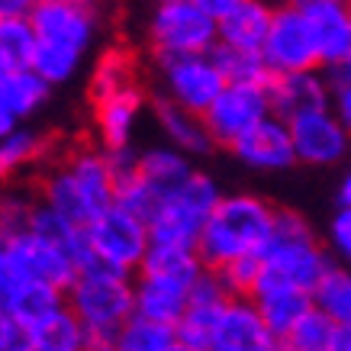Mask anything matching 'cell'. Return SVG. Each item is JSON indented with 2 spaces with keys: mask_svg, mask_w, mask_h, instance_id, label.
Returning a JSON list of instances; mask_svg holds the SVG:
<instances>
[{
  "mask_svg": "<svg viewBox=\"0 0 351 351\" xmlns=\"http://www.w3.org/2000/svg\"><path fill=\"white\" fill-rule=\"evenodd\" d=\"M58 306H64V290L52 287V284H45V280H26V284H20V287L7 297V303H3V309L20 322L23 329H29L32 322H39L43 316H49V313Z\"/></svg>",
  "mask_w": 351,
  "mask_h": 351,
  "instance_id": "d4e9b609",
  "label": "cell"
},
{
  "mask_svg": "<svg viewBox=\"0 0 351 351\" xmlns=\"http://www.w3.org/2000/svg\"><path fill=\"white\" fill-rule=\"evenodd\" d=\"M271 351H293V348H290L287 341H277V345H274V348H271Z\"/></svg>",
  "mask_w": 351,
  "mask_h": 351,
  "instance_id": "f6af8a7d",
  "label": "cell"
},
{
  "mask_svg": "<svg viewBox=\"0 0 351 351\" xmlns=\"http://www.w3.org/2000/svg\"><path fill=\"white\" fill-rule=\"evenodd\" d=\"M223 303H187L178 322H174V339L187 345L191 351H210Z\"/></svg>",
  "mask_w": 351,
  "mask_h": 351,
  "instance_id": "f546056e",
  "label": "cell"
},
{
  "mask_svg": "<svg viewBox=\"0 0 351 351\" xmlns=\"http://www.w3.org/2000/svg\"><path fill=\"white\" fill-rule=\"evenodd\" d=\"M16 126H20V119H16V117L10 113V110H7L3 104H0V138L7 136V132H13Z\"/></svg>",
  "mask_w": 351,
  "mask_h": 351,
  "instance_id": "7bdbcfd3",
  "label": "cell"
},
{
  "mask_svg": "<svg viewBox=\"0 0 351 351\" xmlns=\"http://www.w3.org/2000/svg\"><path fill=\"white\" fill-rule=\"evenodd\" d=\"M45 155H49V138L43 132L23 129V126L7 132L0 138V187H7L20 171L39 165Z\"/></svg>",
  "mask_w": 351,
  "mask_h": 351,
  "instance_id": "cb8c5ba5",
  "label": "cell"
},
{
  "mask_svg": "<svg viewBox=\"0 0 351 351\" xmlns=\"http://www.w3.org/2000/svg\"><path fill=\"white\" fill-rule=\"evenodd\" d=\"M193 280L178 274H158V271H136V277H132V313L174 326L184 306H187V293H191Z\"/></svg>",
  "mask_w": 351,
  "mask_h": 351,
  "instance_id": "2e32d148",
  "label": "cell"
},
{
  "mask_svg": "<svg viewBox=\"0 0 351 351\" xmlns=\"http://www.w3.org/2000/svg\"><path fill=\"white\" fill-rule=\"evenodd\" d=\"M136 171L152 187H158V191L165 193V191H171L174 184H181L193 171V165H191V158H187L184 152H178L174 145H155V149L138 152Z\"/></svg>",
  "mask_w": 351,
  "mask_h": 351,
  "instance_id": "484cf974",
  "label": "cell"
},
{
  "mask_svg": "<svg viewBox=\"0 0 351 351\" xmlns=\"http://www.w3.org/2000/svg\"><path fill=\"white\" fill-rule=\"evenodd\" d=\"M193 3H197V7H200L206 16H213V20L219 23L226 13H232L235 7L242 3V0H193Z\"/></svg>",
  "mask_w": 351,
  "mask_h": 351,
  "instance_id": "f35d334b",
  "label": "cell"
},
{
  "mask_svg": "<svg viewBox=\"0 0 351 351\" xmlns=\"http://www.w3.org/2000/svg\"><path fill=\"white\" fill-rule=\"evenodd\" d=\"M290 142H293V158L313 168L335 165L348 155L351 132L341 126L329 107H313L303 113L287 117Z\"/></svg>",
  "mask_w": 351,
  "mask_h": 351,
  "instance_id": "7c38bea8",
  "label": "cell"
},
{
  "mask_svg": "<svg viewBox=\"0 0 351 351\" xmlns=\"http://www.w3.org/2000/svg\"><path fill=\"white\" fill-rule=\"evenodd\" d=\"M339 206L351 210V168L345 171V178L339 181Z\"/></svg>",
  "mask_w": 351,
  "mask_h": 351,
  "instance_id": "b9f144b4",
  "label": "cell"
},
{
  "mask_svg": "<svg viewBox=\"0 0 351 351\" xmlns=\"http://www.w3.org/2000/svg\"><path fill=\"white\" fill-rule=\"evenodd\" d=\"M158 71H161V90H165L161 97H168L171 104L193 110V113H203L226 84L219 68L210 58V52L165 55V58H158Z\"/></svg>",
  "mask_w": 351,
  "mask_h": 351,
  "instance_id": "8fae6325",
  "label": "cell"
},
{
  "mask_svg": "<svg viewBox=\"0 0 351 351\" xmlns=\"http://www.w3.org/2000/svg\"><path fill=\"white\" fill-rule=\"evenodd\" d=\"M87 351H117V348H113V341H90Z\"/></svg>",
  "mask_w": 351,
  "mask_h": 351,
  "instance_id": "ee69618b",
  "label": "cell"
},
{
  "mask_svg": "<svg viewBox=\"0 0 351 351\" xmlns=\"http://www.w3.org/2000/svg\"><path fill=\"white\" fill-rule=\"evenodd\" d=\"M313 306L326 313L332 322H351V265H335L319 277V284L313 287Z\"/></svg>",
  "mask_w": 351,
  "mask_h": 351,
  "instance_id": "83f0119b",
  "label": "cell"
},
{
  "mask_svg": "<svg viewBox=\"0 0 351 351\" xmlns=\"http://www.w3.org/2000/svg\"><path fill=\"white\" fill-rule=\"evenodd\" d=\"M168 351H191V348H187V345H181V341H174V345H171Z\"/></svg>",
  "mask_w": 351,
  "mask_h": 351,
  "instance_id": "bcb514c9",
  "label": "cell"
},
{
  "mask_svg": "<svg viewBox=\"0 0 351 351\" xmlns=\"http://www.w3.org/2000/svg\"><path fill=\"white\" fill-rule=\"evenodd\" d=\"M271 113L267 100V84L258 81H226L223 90L213 97V104L203 110L200 117L210 129L213 145H232L245 129H252L261 117Z\"/></svg>",
  "mask_w": 351,
  "mask_h": 351,
  "instance_id": "30bf717a",
  "label": "cell"
},
{
  "mask_svg": "<svg viewBox=\"0 0 351 351\" xmlns=\"http://www.w3.org/2000/svg\"><path fill=\"white\" fill-rule=\"evenodd\" d=\"M26 20L36 32L29 68L49 87L68 84L100 29L94 0H36Z\"/></svg>",
  "mask_w": 351,
  "mask_h": 351,
  "instance_id": "6da1fadb",
  "label": "cell"
},
{
  "mask_svg": "<svg viewBox=\"0 0 351 351\" xmlns=\"http://www.w3.org/2000/svg\"><path fill=\"white\" fill-rule=\"evenodd\" d=\"M322 68H339L351 52V7L341 0H300Z\"/></svg>",
  "mask_w": 351,
  "mask_h": 351,
  "instance_id": "5bb4252c",
  "label": "cell"
},
{
  "mask_svg": "<svg viewBox=\"0 0 351 351\" xmlns=\"http://www.w3.org/2000/svg\"><path fill=\"white\" fill-rule=\"evenodd\" d=\"M252 300H255L261 319L267 322V329H271V335L277 341L313 309V293L300 287H265V290H255Z\"/></svg>",
  "mask_w": 351,
  "mask_h": 351,
  "instance_id": "44dd1931",
  "label": "cell"
},
{
  "mask_svg": "<svg viewBox=\"0 0 351 351\" xmlns=\"http://www.w3.org/2000/svg\"><path fill=\"white\" fill-rule=\"evenodd\" d=\"M32 3H36V0H0V20H10V16H29Z\"/></svg>",
  "mask_w": 351,
  "mask_h": 351,
  "instance_id": "ab89813d",
  "label": "cell"
},
{
  "mask_svg": "<svg viewBox=\"0 0 351 351\" xmlns=\"http://www.w3.org/2000/svg\"><path fill=\"white\" fill-rule=\"evenodd\" d=\"M267 100H271V113L284 119L313 107H329V81L316 68L271 75L267 77Z\"/></svg>",
  "mask_w": 351,
  "mask_h": 351,
  "instance_id": "ac0fdd59",
  "label": "cell"
},
{
  "mask_svg": "<svg viewBox=\"0 0 351 351\" xmlns=\"http://www.w3.org/2000/svg\"><path fill=\"white\" fill-rule=\"evenodd\" d=\"M113 191H117V174L110 168L107 152L75 149L45 171L36 197L64 219L87 226L113 203Z\"/></svg>",
  "mask_w": 351,
  "mask_h": 351,
  "instance_id": "3957f363",
  "label": "cell"
},
{
  "mask_svg": "<svg viewBox=\"0 0 351 351\" xmlns=\"http://www.w3.org/2000/svg\"><path fill=\"white\" fill-rule=\"evenodd\" d=\"M0 351H29V335L7 309H0Z\"/></svg>",
  "mask_w": 351,
  "mask_h": 351,
  "instance_id": "74e56055",
  "label": "cell"
},
{
  "mask_svg": "<svg viewBox=\"0 0 351 351\" xmlns=\"http://www.w3.org/2000/svg\"><path fill=\"white\" fill-rule=\"evenodd\" d=\"M293 3H300V0H293Z\"/></svg>",
  "mask_w": 351,
  "mask_h": 351,
  "instance_id": "f907efd6",
  "label": "cell"
},
{
  "mask_svg": "<svg viewBox=\"0 0 351 351\" xmlns=\"http://www.w3.org/2000/svg\"><path fill=\"white\" fill-rule=\"evenodd\" d=\"M341 3H348V7H351V0H341Z\"/></svg>",
  "mask_w": 351,
  "mask_h": 351,
  "instance_id": "c3c4849f",
  "label": "cell"
},
{
  "mask_svg": "<svg viewBox=\"0 0 351 351\" xmlns=\"http://www.w3.org/2000/svg\"><path fill=\"white\" fill-rule=\"evenodd\" d=\"M84 235L90 258L113 267V271H123V274H136L138 261L149 252V226H145V219L126 213L117 203H110L104 213L94 216L84 226Z\"/></svg>",
  "mask_w": 351,
  "mask_h": 351,
  "instance_id": "ba28073f",
  "label": "cell"
},
{
  "mask_svg": "<svg viewBox=\"0 0 351 351\" xmlns=\"http://www.w3.org/2000/svg\"><path fill=\"white\" fill-rule=\"evenodd\" d=\"M335 326L339 322H332L326 313H319V309L313 306L280 341H287L293 351H332Z\"/></svg>",
  "mask_w": 351,
  "mask_h": 351,
  "instance_id": "1f68e13d",
  "label": "cell"
},
{
  "mask_svg": "<svg viewBox=\"0 0 351 351\" xmlns=\"http://www.w3.org/2000/svg\"><path fill=\"white\" fill-rule=\"evenodd\" d=\"M149 45L155 58L203 55L216 45V20L193 0H161L149 16Z\"/></svg>",
  "mask_w": 351,
  "mask_h": 351,
  "instance_id": "52a82bcc",
  "label": "cell"
},
{
  "mask_svg": "<svg viewBox=\"0 0 351 351\" xmlns=\"http://www.w3.org/2000/svg\"><path fill=\"white\" fill-rule=\"evenodd\" d=\"M32 206H36V193L0 187V239L20 232V229L29 226Z\"/></svg>",
  "mask_w": 351,
  "mask_h": 351,
  "instance_id": "e575fe53",
  "label": "cell"
},
{
  "mask_svg": "<svg viewBox=\"0 0 351 351\" xmlns=\"http://www.w3.org/2000/svg\"><path fill=\"white\" fill-rule=\"evenodd\" d=\"M219 187L210 174L191 171L181 184H174L171 191L161 193L155 213L149 216V242L165 245H184V248H197L200 229L206 223L210 210L219 200Z\"/></svg>",
  "mask_w": 351,
  "mask_h": 351,
  "instance_id": "8992f818",
  "label": "cell"
},
{
  "mask_svg": "<svg viewBox=\"0 0 351 351\" xmlns=\"http://www.w3.org/2000/svg\"><path fill=\"white\" fill-rule=\"evenodd\" d=\"M277 339L252 297H229L219 309L210 351H271Z\"/></svg>",
  "mask_w": 351,
  "mask_h": 351,
  "instance_id": "9a60e30c",
  "label": "cell"
},
{
  "mask_svg": "<svg viewBox=\"0 0 351 351\" xmlns=\"http://www.w3.org/2000/svg\"><path fill=\"white\" fill-rule=\"evenodd\" d=\"M229 149H232V155L242 161L245 168L265 171V174H271V171H284V168H290V165H297L287 119L277 117V113L261 117L252 129H245Z\"/></svg>",
  "mask_w": 351,
  "mask_h": 351,
  "instance_id": "4fadbf2b",
  "label": "cell"
},
{
  "mask_svg": "<svg viewBox=\"0 0 351 351\" xmlns=\"http://www.w3.org/2000/svg\"><path fill=\"white\" fill-rule=\"evenodd\" d=\"M261 271H258L255 290L265 287H300L309 290L319 284V277L332 267V255L326 245H319L306 216L287 206H274V226L267 235L265 248L258 252Z\"/></svg>",
  "mask_w": 351,
  "mask_h": 351,
  "instance_id": "7a4b0ae2",
  "label": "cell"
},
{
  "mask_svg": "<svg viewBox=\"0 0 351 351\" xmlns=\"http://www.w3.org/2000/svg\"><path fill=\"white\" fill-rule=\"evenodd\" d=\"M155 119H158V129L165 132L168 145L184 152L187 158H193V155H210V152L216 149L200 113L171 104L168 97H158V100H155Z\"/></svg>",
  "mask_w": 351,
  "mask_h": 351,
  "instance_id": "d6986e66",
  "label": "cell"
},
{
  "mask_svg": "<svg viewBox=\"0 0 351 351\" xmlns=\"http://www.w3.org/2000/svg\"><path fill=\"white\" fill-rule=\"evenodd\" d=\"M145 107V94L138 84L119 87L113 94H104L94 100V126L104 149L132 145V129L138 123V113Z\"/></svg>",
  "mask_w": 351,
  "mask_h": 351,
  "instance_id": "e0dca14e",
  "label": "cell"
},
{
  "mask_svg": "<svg viewBox=\"0 0 351 351\" xmlns=\"http://www.w3.org/2000/svg\"><path fill=\"white\" fill-rule=\"evenodd\" d=\"M258 271H261V258L258 255H245L232 258L223 267H216V274L223 280V287L229 297H252L258 284Z\"/></svg>",
  "mask_w": 351,
  "mask_h": 351,
  "instance_id": "836d02e7",
  "label": "cell"
},
{
  "mask_svg": "<svg viewBox=\"0 0 351 351\" xmlns=\"http://www.w3.org/2000/svg\"><path fill=\"white\" fill-rule=\"evenodd\" d=\"M161 200V191L158 187H152L138 171L126 174V178H117V191H113V203L123 206L126 213L138 216V219H145L149 223V216L155 213V206Z\"/></svg>",
  "mask_w": 351,
  "mask_h": 351,
  "instance_id": "d6a6232c",
  "label": "cell"
},
{
  "mask_svg": "<svg viewBox=\"0 0 351 351\" xmlns=\"http://www.w3.org/2000/svg\"><path fill=\"white\" fill-rule=\"evenodd\" d=\"M345 68H351V52H348V62H345Z\"/></svg>",
  "mask_w": 351,
  "mask_h": 351,
  "instance_id": "7dc6e473",
  "label": "cell"
},
{
  "mask_svg": "<svg viewBox=\"0 0 351 351\" xmlns=\"http://www.w3.org/2000/svg\"><path fill=\"white\" fill-rule=\"evenodd\" d=\"M332 351H351V322H345V326H335Z\"/></svg>",
  "mask_w": 351,
  "mask_h": 351,
  "instance_id": "60d3db41",
  "label": "cell"
},
{
  "mask_svg": "<svg viewBox=\"0 0 351 351\" xmlns=\"http://www.w3.org/2000/svg\"><path fill=\"white\" fill-rule=\"evenodd\" d=\"M210 58L219 68L223 81H258V84H267V68L261 62V52H245V49H235V45H223L216 43L210 49Z\"/></svg>",
  "mask_w": 351,
  "mask_h": 351,
  "instance_id": "4dcf8cb0",
  "label": "cell"
},
{
  "mask_svg": "<svg viewBox=\"0 0 351 351\" xmlns=\"http://www.w3.org/2000/svg\"><path fill=\"white\" fill-rule=\"evenodd\" d=\"M136 84V55L126 45H110L97 55L94 68H90V97L113 94L119 87Z\"/></svg>",
  "mask_w": 351,
  "mask_h": 351,
  "instance_id": "4316f807",
  "label": "cell"
},
{
  "mask_svg": "<svg viewBox=\"0 0 351 351\" xmlns=\"http://www.w3.org/2000/svg\"><path fill=\"white\" fill-rule=\"evenodd\" d=\"M329 248L345 265H351V210L345 206H339L329 219Z\"/></svg>",
  "mask_w": 351,
  "mask_h": 351,
  "instance_id": "8d00e7d4",
  "label": "cell"
},
{
  "mask_svg": "<svg viewBox=\"0 0 351 351\" xmlns=\"http://www.w3.org/2000/svg\"><path fill=\"white\" fill-rule=\"evenodd\" d=\"M49 94H52V87L45 84L29 64L10 68V71L0 75V104L10 110L20 123L23 119H29V117H36V113L49 104Z\"/></svg>",
  "mask_w": 351,
  "mask_h": 351,
  "instance_id": "603a6c76",
  "label": "cell"
},
{
  "mask_svg": "<svg viewBox=\"0 0 351 351\" xmlns=\"http://www.w3.org/2000/svg\"><path fill=\"white\" fill-rule=\"evenodd\" d=\"M110 341H113L117 351H168L178 339H174V326L145 319V316L132 313Z\"/></svg>",
  "mask_w": 351,
  "mask_h": 351,
  "instance_id": "f1b7e54d",
  "label": "cell"
},
{
  "mask_svg": "<svg viewBox=\"0 0 351 351\" xmlns=\"http://www.w3.org/2000/svg\"><path fill=\"white\" fill-rule=\"evenodd\" d=\"M64 306L75 313L90 341H110L132 316V274L113 271L90 258L77 267L75 280L64 290Z\"/></svg>",
  "mask_w": 351,
  "mask_h": 351,
  "instance_id": "5b68a950",
  "label": "cell"
},
{
  "mask_svg": "<svg viewBox=\"0 0 351 351\" xmlns=\"http://www.w3.org/2000/svg\"><path fill=\"white\" fill-rule=\"evenodd\" d=\"M26 335H29V351H87L90 345L84 326L68 306H58L39 322H32Z\"/></svg>",
  "mask_w": 351,
  "mask_h": 351,
  "instance_id": "7402d4cb",
  "label": "cell"
},
{
  "mask_svg": "<svg viewBox=\"0 0 351 351\" xmlns=\"http://www.w3.org/2000/svg\"><path fill=\"white\" fill-rule=\"evenodd\" d=\"M155 3H161V0H155Z\"/></svg>",
  "mask_w": 351,
  "mask_h": 351,
  "instance_id": "681fc988",
  "label": "cell"
},
{
  "mask_svg": "<svg viewBox=\"0 0 351 351\" xmlns=\"http://www.w3.org/2000/svg\"><path fill=\"white\" fill-rule=\"evenodd\" d=\"M271 0H242L232 13H226L223 20L216 23V43L235 45L245 52H261V43L271 26Z\"/></svg>",
  "mask_w": 351,
  "mask_h": 351,
  "instance_id": "ffe728a7",
  "label": "cell"
},
{
  "mask_svg": "<svg viewBox=\"0 0 351 351\" xmlns=\"http://www.w3.org/2000/svg\"><path fill=\"white\" fill-rule=\"evenodd\" d=\"M261 62L267 75H290V71H309L319 68V55L309 36V26L293 0L277 3L271 10V26L261 43Z\"/></svg>",
  "mask_w": 351,
  "mask_h": 351,
  "instance_id": "9c48e42d",
  "label": "cell"
},
{
  "mask_svg": "<svg viewBox=\"0 0 351 351\" xmlns=\"http://www.w3.org/2000/svg\"><path fill=\"white\" fill-rule=\"evenodd\" d=\"M332 81H329V110L335 113L341 126L351 132V68L339 64V68H329Z\"/></svg>",
  "mask_w": 351,
  "mask_h": 351,
  "instance_id": "d590c367",
  "label": "cell"
},
{
  "mask_svg": "<svg viewBox=\"0 0 351 351\" xmlns=\"http://www.w3.org/2000/svg\"><path fill=\"white\" fill-rule=\"evenodd\" d=\"M274 226V206L258 193H219L197 239L203 267H223L232 258L258 255Z\"/></svg>",
  "mask_w": 351,
  "mask_h": 351,
  "instance_id": "277c9868",
  "label": "cell"
}]
</instances>
